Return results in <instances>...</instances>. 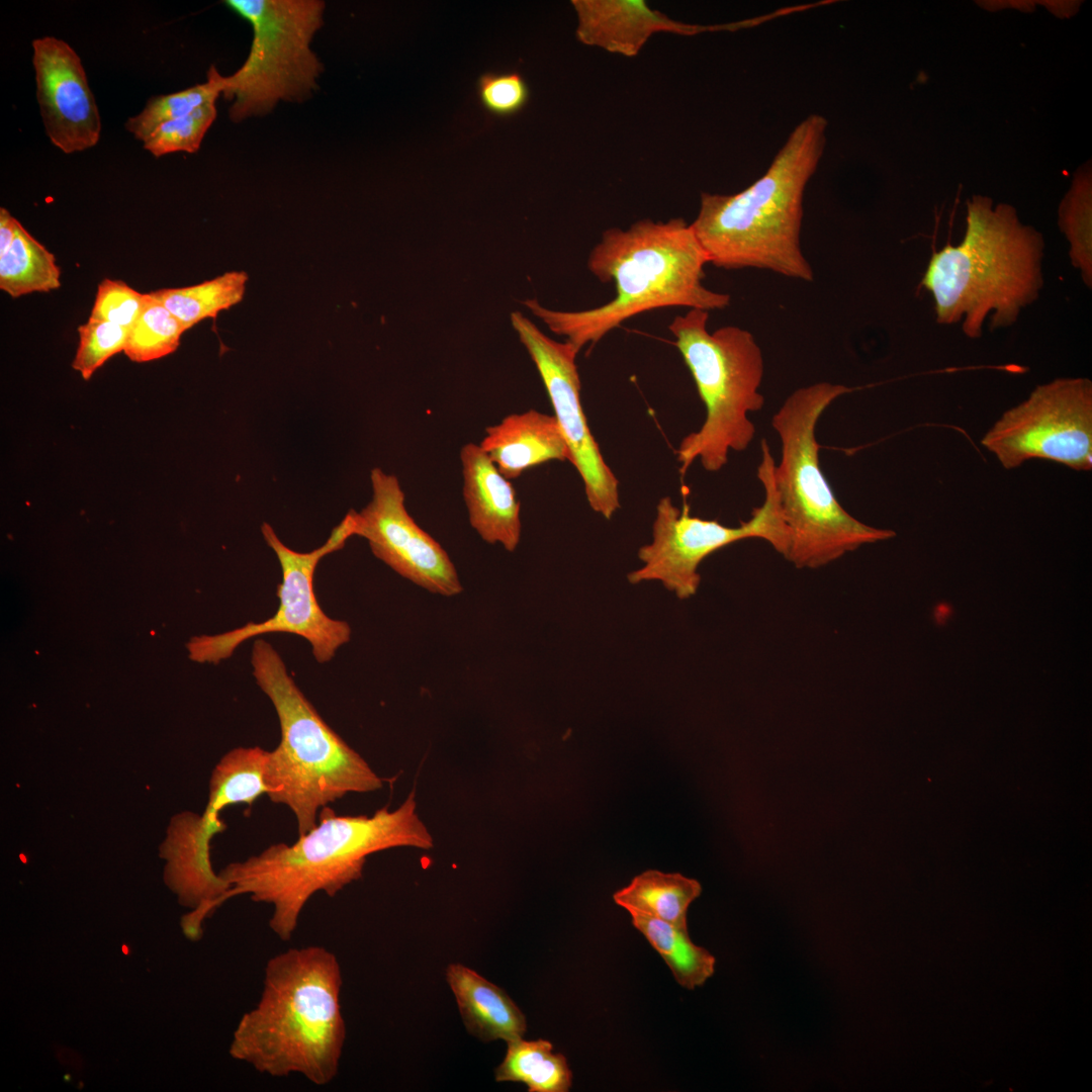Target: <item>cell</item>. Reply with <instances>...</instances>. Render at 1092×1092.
Returning <instances> with one entry per match:
<instances>
[{
	"instance_id": "6da1fadb",
	"label": "cell",
	"mask_w": 1092,
	"mask_h": 1092,
	"mask_svg": "<svg viewBox=\"0 0 1092 1092\" xmlns=\"http://www.w3.org/2000/svg\"><path fill=\"white\" fill-rule=\"evenodd\" d=\"M434 840L417 812L414 793L394 810L340 816L328 806L316 825L290 844L278 842L219 876L229 885L223 901L247 894L273 907L269 927L282 940L294 934L300 914L317 892L333 897L363 875L367 857L393 847L429 849Z\"/></svg>"
},
{
	"instance_id": "7a4b0ae2",
	"label": "cell",
	"mask_w": 1092,
	"mask_h": 1092,
	"mask_svg": "<svg viewBox=\"0 0 1092 1092\" xmlns=\"http://www.w3.org/2000/svg\"><path fill=\"white\" fill-rule=\"evenodd\" d=\"M707 264L704 249L684 218L642 219L626 230L605 231L589 253V272L599 281L615 285L609 302L578 311L553 310L535 298L524 304L579 352L643 312L677 306L707 311L727 307L731 296L703 283Z\"/></svg>"
},
{
	"instance_id": "3957f363",
	"label": "cell",
	"mask_w": 1092,
	"mask_h": 1092,
	"mask_svg": "<svg viewBox=\"0 0 1092 1092\" xmlns=\"http://www.w3.org/2000/svg\"><path fill=\"white\" fill-rule=\"evenodd\" d=\"M342 971L322 945L270 958L256 1005L240 1019L231 1056L271 1077L298 1074L316 1086L337 1076L346 1040Z\"/></svg>"
},
{
	"instance_id": "277c9868",
	"label": "cell",
	"mask_w": 1092,
	"mask_h": 1092,
	"mask_svg": "<svg viewBox=\"0 0 1092 1092\" xmlns=\"http://www.w3.org/2000/svg\"><path fill=\"white\" fill-rule=\"evenodd\" d=\"M827 120L811 114L790 133L766 172L730 195L702 192L691 226L709 264L763 269L813 281L801 247L805 189L826 145Z\"/></svg>"
},
{
	"instance_id": "5b68a950",
	"label": "cell",
	"mask_w": 1092,
	"mask_h": 1092,
	"mask_svg": "<svg viewBox=\"0 0 1092 1092\" xmlns=\"http://www.w3.org/2000/svg\"><path fill=\"white\" fill-rule=\"evenodd\" d=\"M962 242L932 254L921 280L934 301L940 325L962 324L964 334L979 338L983 325L1014 324L1042 287L1043 239L1023 224L1009 204L975 195L967 202Z\"/></svg>"
},
{
	"instance_id": "8992f818",
	"label": "cell",
	"mask_w": 1092,
	"mask_h": 1092,
	"mask_svg": "<svg viewBox=\"0 0 1092 1092\" xmlns=\"http://www.w3.org/2000/svg\"><path fill=\"white\" fill-rule=\"evenodd\" d=\"M251 664L280 725V742L267 752V796L293 813L298 835L317 823L320 811L350 793L382 788L381 778L317 713L266 640L253 643Z\"/></svg>"
},
{
	"instance_id": "52a82bcc",
	"label": "cell",
	"mask_w": 1092,
	"mask_h": 1092,
	"mask_svg": "<svg viewBox=\"0 0 1092 1092\" xmlns=\"http://www.w3.org/2000/svg\"><path fill=\"white\" fill-rule=\"evenodd\" d=\"M851 390L827 381L799 387L771 418L781 441L774 485L790 537L785 558L797 568H819L864 544L895 536L848 514L820 467L817 423L835 399Z\"/></svg>"
},
{
	"instance_id": "ba28073f",
	"label": "cell",
	"mask_w": 1092,
	"mask_h": 1092,
	"mask_svg": "<svg viewBox=\"0 0 1092 1092\" xmlns=\"http://www.w3.org/2000/svg\"><path fill=\"white\" fill-rule=\"evenodd\" d=\"M709 311L690 309L668 326L695 381L706 417L701 428L687 435L676 450L684 475L696 459L709 472L721 470L730 451L742 452L755 436L748 414L760 411L759 387L764 361L754 336L736 326L708 331Z\"/></svg>"
},
{
	"instance_id": "9c48e42d",
	"label": "cell",
	"mask_w": 1092,
	"mask_h": 1092,
	"mask_svg": "<svg viewBox=\"0 0 1092 1092\" xmlns=\"http://www.w3.org/2000/svg\"><path fill=\"white\" fill-rule=\"evenodd\" d=\"M224 5L247 20L253 40L245 63L222 76L221 94L234 100L230 118L270 112L279 101H303L317 88L323 65L310 49L323 25L325 2L320 0H225Z\"/></svg>"
},
{
	"instance_id": "30bf717a",
	"label": "cell",
	"mask_w": 1092,
	"mask_h": 1092,
	"mask_svg": "<svg viewBox=\"0 0 1092 1092\" xmlns=\"http://www.w3.org/2000/svg\"><path fill=\"white\" fill-rule=\"evenodd\" d=\"M761 441L757 478L764 500L752 510L749 520L728 527L716 520L692 516L686 503L678 508L669 496L662 497L656 506L652 540L638 550L642 566L627 575L630 583L658 581L676 598L687 600L699 588L701 563L730 544L758 538L785 557L790 537L774 485L776 463L766 440Z\"/></svg>"
},
{
	"instance_id": "8fae6325",
	"label": "cell",
	"mask_w": 1092,
	"mask_h": 1092,
	"mask_svg": "<svg viewBox=\"0 0 1092 1092\" xmlns=\"http://www.w3.org/2000/svg\"><path fill=\"white\" fill-rule=\"evenodd\" d=\"M261 532L275 552L282 571V580L277 586V611L263 622H249L222 634L192 638L187 643L190 659L218 663L248 639L269 633H289L308 641L318 663L330 661L350 640L351 628L347 622L335 620L323 611L314 594L313 577L323 557L342 549L346 541L355 536L354 510L348 512L321 547L309 552H297L287 547L268 523L262 524Z\"/></svg>"
},
{
	"instance_id": "7c38bea8",
	"label": "cell",
	"mask_w": 1092,
	"mask_h": 1092,
	"mask_svg": "<svg viewBox=\"0 0 1092 1092\" xmlns=\"http://www.w3.org/2000/svg\"><path fill=\"white\" fill-rule=\"evenodd\" d=\"M982 444L1006 469L1037 458L1091 470V381L1057 378L1036 386L1024 401L1001 416Z\"/></svg>"
},
{
	"instance_id": "4fadbf2b",
	"label": "cell",
	"mask_w": 1092,
	"mask_h": 1092,
	"mask_svg": "<svg viewBox=\"0 0 1092 1092\" xmlns=\"http://www.w3.org/2000/svg\"><path fill=\"white\" fill-rule=\"evenodd\" d=\"M511 323L541 376L569 449V462L582 479L590 509L611 519L620 508L619 481L606 463L582 408L575 363L579 352L568 342L546 336L520 311L511 313Z\"/></svg>"
},
{
	"instance_id": "5bb4252c",
	"label": "cell",
	"mask_w": 1092,
	"mask_h": 1092,
	"mask_svg": "<svg viewBox=\"0 0 1092 1092\" xmlns=\"http://www.w3.org/2000/svg\"><path fill=\"white\" fill-rule=\"evenodd\" d=\"M372 497L354 511L355 535L367 540L374 556L418 586L445 597L463 589L445 549L407 513L395 475L371 470Z\"/></svg>"
},
{
	"instance_id": "9a60e30c",
	"label": "cell",
	"mask_w": 1092,
	"mask_h": 1092,
	"mask_svg": "<svg viewBox=\"0 0 1092 1092\" xmlns=\"http://www.w3.org/2000/svg\"><path fill=\"white\" fill-rule=\"evenodd\" d=\"M32 51L36 99L51 143L65 154L94 147L101 117L80 57L55 36L33 39Z\"/></svg>"
},
{
	"instance_id": "2e32d148",
	"label": "cell",
	"mask_w": 1092,
	"mask_h": 1092,
	"mask_svg": "<svg viewBox=\"0 0 1092 1092\" xmlns=\"http://www.w3.org/2000/svg\"><path fill=\"white\" fill-rule=\"evenodd\" d=\"M225 827L219 812L208 808L199 815L185 811L172 818L161 855L167 860L168 884L185 905L204 906L209 912L223 902L229 885L212 871L209 845Z\"/></svg>"
},
{
	"instance_id": "e0dca14e",
	"label": "cell",
	"mask_w": 1092,
	"mask_h": 1092,
	"mask_svg": "<svg viewBox=\"0 0 1092 1092\" xmlns=\"http://www.w3.org/2000/svg\"><path fill=\"white\" fill-rule=\"evenodd\" d=\"M577 16L575 34L583 44L624 57L638 55L658 32L696 34L725 26H700L673 20L642 0H572Z\"/></svg>"
},
{
	"instance_id": "ac0fdd59",
	"label": "cell",
	"mask_w": 1092,
	"mask_h": 1092,
	"mask_svg": "<svg viewBox=\"0 0 1092 1092\" xmlns=\"http://www.w3.org/2000/svg\"><path fill=\"white\" fill-rule=\"evenodd\" d=\"M463 497L470 526L488 544L513 552L521 538V504L511 481L474 443L460 450Z\"/></svg>"
},
{
	"instance_id": "d6986e66",
	"label": "cell",
	"mask_w": 1092,
	"mask_h": 1092,
	"mask_svg": "<svg viewBox=\"0 0 1092 1092\" xmlns=\"http://www.w3.org/2000/svg\"><path fill=\"white\" fill-rule=\"evenodd\" d=\"M484 433L478 445L509 480L548 461H570L555 417L536 410L509 415Z\"/></svg>"
},
{
	"instance_id": "ffe728a7",
	"label": "cell",
	"mask_w": 1092,
	"mask_h": 1092,
	"mask_svg": "<svg viewBox=\"0 0 1092 1092\" xmlns=\"http://www.w3.org/2000/svg\"><path fill=\"white\" fill-rule=\"evenodd\" d=\"M446 980L470 1033L484 1041L523 1038L526 1017L503 989L461 964L448 966Z\"/></svg>"
},
{
	"instance_id": "44dd1931",
	"label": "cell",
	"mask_w": 1092,
	"mask_h": 1092,
	"mask_svg": "<svg viewBox=\"0 0 1092 1092\" xmlns=\"http://www.w3.org/2000/svg\"><path fill=\"white\" fill-rule=\"evenodd\" d=\"M700 883L677 873L647 870L613 895L616 904L630 914L656 918L688 927L687 913L701 894Z\"/></svg>"
},
{
	"instance_id": "7402d4cb",
	"label": "cell",
	"mask_w": 1092,
	"mask_h": 1092,
	"mask_svg": "<svg viewBox=\"0 0 1092 1092\" xmlns=\"http://www.w3.org/2000/svg\"><path fill=\"white\" fill-rule=\"evenodd\" d=\"M508 1043L502 1063L494 1070L497 1082H518L529 1092H567L572 1085V1073L566 1058L553 1053L546 1039H516Z\"/></svg>"
},
{
	"instance_id": "603a6c76",
	"label": "cell",
	"mask_w": 1092,
	"mask_h": 1092,
	"mask_svg": "<svg viewBox=\"0 0 1092 1092\" xmlns=\"http://www.w3.org/2000/svg\"><path fill=\"white\" fill-rule=\"evenodd\" d=\"M630 915L633 926L660 954L681 987L693 990L713 976L715 958L692 941L688 927L636 913Z\"/></svg>"
},
{
	"instance_id": "cb8c5ba5",
	"label": "cell",
	"mask_w": 1092,
	"mask_h": 1092,
	"mask_svg": "<svg viewBox=\"0 0 1092 1092\" xmlns=\"http://www.w3.org/2000/svg\"><path fill=\"white\" fill-rule=\"evenodd\" d=\"M248 282L244 271L225 272L201 283L176 288H161L149 294L161 302L186 330L242 301Z\"/></svg>"
},
{
	"instance_id": "d4e9b609",
	"label": "cell",
	"mask_w": 1092,
	"mask_h": 1092,
	"mask_svg": "<svg viewBox=\"0 0 1092 1092\" xmlns=\"http://www.w3.org/2000/svg\"><path fill=\"white\" fill-rule=\"evenodd\" d=\"M55 255L18 223L9 249L0 255V289L13 298L60 288Z\"/></svg>"
},
{
	"instance_id": "484cf974",
	"label": "cell",
	"mask_w": 1092,
	"mask_h": 1092,
	"mask_svg": "<svg viewBox=\"0 0 1092 1092\" xmlns=\"http://www.w3.org/2000/svg\"><path fill=\"white\" fill-rule=\"evenodd\" d=\"M267 752L260 746H241L226 752L212 770L206 808L220 812L235 804L252 805L266 795Z\"/></svg>"
},
{
	"instance_id": "4316f807",
	"label": "cell",
	"mask_w": 1092,
	"mask_h": 1092,
	"mask_svg": "<svg viewBox=\"0 0 1092 1092\" xmlns=\"http://www.w3.org/2000/svg\"><path fill=\"white\" fill-rule=\"evenodd\" d=\"M1091 172L1085 167L1075 174L1060 205L1059 224L1069 243L1072 265L1088 287L1092 284Z\"/></svg>"
},
{
	"instance_id": "83f0119b",
	"label": "cell",
	"mask_w": 1092,
	"mask_h": 1092,
	"mask_svg": "<svg viewBox=\"0 0 1092 1092\" xmlns=\"http://www.w3.org/2000/svg\"><path fill=\"white\" fill-rule=\"evenodd\" d=\"M187 330L161 302L148 300L128 330L124 354L136 363L154 361L174 353Z\"/></svg>"
},
{
	"instance_id": "f1b7e54d",
	"label": "cell",
	"mask_w": 1092,
	"mask_h": 1092,
	"mask_svg": "<svg viewBox=\"0 0 1092 1092\" xmlns=\"http://www.w3.org/2000/svg\"><path fill=\"white\" fill-rule=\"evenodd\" d=\"M221 78L216 68L211 66L206 82L175 93L153 97L139 114L126 120L125 129L143 142L159 124L186 116L207 103L216 102L221 94Z\"/></svg>"
},
{
	"instance_id": "f546056e",
	"label": "cell",
	"mask_w": 1092,
	"mask_h": 1092,
	"mask_svg": "<svg viewBox=\"0 0 1092 1092\" xmlns=\"http://www.w3.org/2000/svg\"><path fill=\"white\" fill-rule=\"evenodd\" d=\"M216 114V102H210L186 116L165 121L146 136L143 147L156 158L176 152L195 153Z\"/></svg>"
},
{
	"instance_id": "4dcf8cb0",
	"label": "cell",
	"mask_w": 1092,
	"mask_h": 1092,
	"mask_svg": "<svg viewBox=\"0 0 1092 1092\" xmlns=\"http://www.w3.org/2000/svg\"><path fill=\"white\" fill-rule=\"evenodd\" d=\"M128 330L113 323L88 318L77 329L79 341L72 361L73 369L80 372L84 380H89L109 358L123 352Z\"/></svg>"
},
{
	"instance_id": "1f68e13d",
	"label": "cell",
	"mask_w": 1092,
	"mask_h": 1092,
	"mask_svg": "<svg viewBox=\"0 0 1092 1092\" xmlns=\"http://www.w3.org/2000/svg\"><path fill=\"white\" fill-rule=\"evenodd\" d=\"M477 97L488 114L506 118L524 109L529 101L530 90L518 71L486 72L477 79Z\"/></svg>"
},
{
	"instance_id": "d6a6232c",
	"label": "cell",
	"mask_w": 1092,
	"mask_h": 1092,
	"mask_svg": "<svg viewBox=\"0 0 1092 1092\" xmlns=\"http://www.w3.org/2000/svg\"><path fill=\"white\" fill-rule=\"evenodd\" d=\"M147 300L148 293H141L121 280L105 278L97 286L89 318L129 329Z\"/></svg>"
},
{
	"instance_id": "836d02e7",
	"label": "cell",
	"mask_w": 1092,
	"mask_h": 1092,
	"mask_svg": "<svg viewBox=\"0 0 1092 1092\" xmlns=\"http://www.w3.org/2000/svg\"><path fill=\"white\" fill-rule=\"evenodd\" d=\"M19 222L6 208L0 207V255L12 244Z\"/></svg>"
}]
</instances>
